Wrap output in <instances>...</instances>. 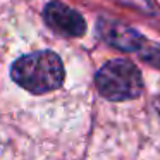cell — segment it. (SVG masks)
Instances as JSON below:
<instances>
[{"label":"cell","instance_id":"cell-4","mask_svg":"<svg viewBox=\"0 0 160 160\" xmlns=\"http://www.w3.org/2000/svg\"><path fill=\"white\" fill-rule=\"evenodd\" d=\"M100 35L108 45L121 48L124 52H134L143 45V38L132 28L115 21H103L100 24Z\"/></svg>","mask_w":160,"mask_h":160},{"label":"cell","instance_id":"cell-3","mask_svg":"<svg viewBox=\"0 0 160 160\" xmlns=\"http://www.w3.org/2000/svg\"><path fill=\"white\" fill-rule=\"evenodd\" d=\"M43 18H45V22L48 24V28L60 36L78 38V36H83L86 31L83 16L74 9L67 7L62 2L47 4L45 11H43Z\"/></svg>","mask_w":160,"mask_h":160},{"label":"cell","instance_id":"cell-2","mask_svg":"<svg viewBox=\"0 0 160 160\" xmlns=\"http://www.w3.org/2000/svg\"><path fill=\"white\" fill-rule=\"evenodd\" d=\"M97 90L110 102H124L139 97L143 91V78L132 62L115 59L107 62L95 76Z\"/></svg>","mask_w":160,"mask_h":160},{"label":"cell","instance_id":"cell-1","mask_svg":"<svg viewBox=\"0 0 160 160\" xmlns=\"http://www.w3.org/2000/svg\"><path fill=\"white\" fill-rule=\"evenodd\" d=\"M11 76L26 91L42 95L62 86L66 71L57 53L42 50L19 57L11 67Z\"/></svg>","mask_w":160,"mask_h":160},{"label":"cell","instance_id":"cell-5","mask_svg":"<svg viewBox=\"0 0 160 160\" xmlns=\"http://www.w3.org/2000/svg\"><path fill=\"white\" fill-rule=\"evenodd\" d=\"M155 108H157V112H158V115H160V95L157 97V102H155Z\"/></svg>","mask_w":160,"mask_h":160}]
</instances>
